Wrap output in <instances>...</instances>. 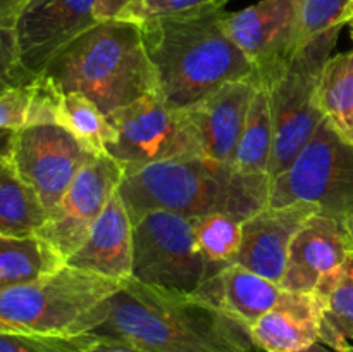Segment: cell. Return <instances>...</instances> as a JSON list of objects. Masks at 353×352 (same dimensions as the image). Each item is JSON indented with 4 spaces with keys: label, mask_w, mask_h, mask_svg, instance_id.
Masks as SVG:
<instances>
[{
    "label": "cell",
    "mask_w": 353,
    "mask_h": 352,
    "mask_svg": "<svg viewBox=\"0 0 353 352\" xmlns=\"http://www.w3.org/2000/svg\"><path fill=\"white\" fill-rule=\"evenodd\" d=\"M272 147H274V124H272L271 102H269L268 88L259 81L234 154V169L248 176H269Z\"/></svg>",
    "instance_id": "23"
},
{
    "label": "cell",
    "mask_w": 353,
    "mask_h": 352,
    "mask_svg": "<svg viewBox=\"0 0 353 352\" xmlns=\"http://www.w3.org/2000/svg\"><path fill=\"white\" fill-rule=\"evenodd\" d=\"M317 97L324 117L353 141V50L327 59Z\"/></svg>",
    "instance_id": "24"
},
{
    "label": "cell",
    "mask_w": 353,
    "mask_h": 352,
    "mask_svg": "<svg viewBox=\"0 0 353 352\" xmlns=\"http://www.w3.org/2000/svg\"><path fill=\"white\" fill-rule=\"evenodd\" d=\"M37 81V79H34ZM34 81L0 95V130L17 131L31 124L34 106Z\"/></svg>",
    "instance_id": "31"
},
{
    "label": "cell",
    "mask_w": 353,
    "mask_h": 352,
    "mask_svg": "<svg viewBox=\"0 0 353 352\" xmlns=\"http://www.w3.org/2000/svg\"><path fill=\"white\" fill-rule=\"evenodd\" d=\"M123 178V166L110 155L93 157L83 166L61 202L48 214L47 223L37 233L38 237L48 242L68 261L86 240Z\"/></svg>",
    "instance_id": "11"
},
{
    "label": "cell",
    "mask_w": 353,
    "mask_h": 352,
    "mask_svg": "<svg viewBox=\"0 0 353 352\" xmlns=\"http://www.w3.org/2000/svg\"><path fill=\"white\" fill-rule=\"evenodd\" d=\"M59 93H79L103 116L157 93L140 24L100 21L76 38L40 75Z\"/></svg>",
    "instance_id": "4"
},
{
    "label": "cell",
    "mask_w": 353,
    "mask_h": 352,
    "mask_svg": "<svg viewBox=\"0 0 353 352\" xmlns=\"http://www.w3.org/2000/svg\"><path fill=\"white\" fill-rule=\"evenodd\" d=\"M348 26H350V35H352V40H353V19L348 23Z\"/></svg>",
    "instance_id": "39"
},
{
    "label": "cell",
    "mask_w": 353,
    "mask_h": 352,
    "mask_svg": "<svg viewBox=\"0 0 353 352\" xmlns=\"http://www.w3.org/2000/svg\"><path fill=\"white\" fill-rule=\"evenodd\" d=\"M352 19H353V0L350 3V7H348V23H350Z\"/></svg>",
    "instance_id": "38"
},
{
    "label": "cell",
    "mask_w": 353,
    "mask_h": 352,
    "mask_svg": "<svg viewBox=\"0 0 353 352\" xmlns=\"http://www.w3.org/2000/svg\"><path fill=\"white\" fill-rule=\"evenodd\" d=\"M221 269L199 251L190 217L154 211L133 223L131 278L137 282L195 293Z\"/></svg>",
    "instance_id": "8"
},
{
    "label": "cell",
    "mask_w": 353,
    "mask_h": 352,
    "mask_svg": "<svg viewBox=\"0 0 353 352\" xmlns=\"http://www.w3.org/2000/svg\"><path fill=\"white\" fill-rule=\"evenodd\" d=\"M300 352H338V351H334V349H331V347H327V345L321 344V342H316V344L310 345L309 349H305V351H300Z\"/></svg>",
    "instance_id": "36"
},
{
    "label": "cell",
    "mask_w": 353,
    "mask_h": 352,
    "mask_svg": "<svg viewBox=\"0 0 353 352\" xmlns=\"http://www.w3.org/2000/svg\"><path fill=\"white\" fill-rule=\"evenodd\" d=\"M345 226H347V231H348V237H350V244H352V251H353V216L348 217L347 221H345Z\"/></svg>",
    "instance_id": "37"
},
{
    "label": "cell",
    "mask_w": 353,
    "mask_h": 352,
    "mask_svg": "<svg viewBox=\"0 0 353 352\" xmlns=\"http://www.w3.org/2000/svg\"><path fill=\"white\" fill-rule=\"evenodd\" d=\"M16 131L12 130H0V162L9 161L12 154V144Z\"/></svg>",
    "instance_id": "35"
},
{
    "label": "cell",
    "mask_w": 353,
    "mask_h": 352,
    "mask_svg": "<svg viewBox=\"0 0 353 352\" xmlns=\"http://www.w3.org/2000/svg\"><path fill=\"white\" fill-rule=\"evenodd\" d=\"M312 204L323 216H353V141L324 117L286 171L271 179L268 206Z\"/></svg>",
    "instance_id": "7"
},
{
    "label": "cell",
    "mask_w": 353,
    "mask_h": 352,
    "mask_svg": "<svg viewBox=\"0 0 353 352\" xmlns=\"http://www.w3.org/2000/svg\"><path fill=\"white\" fill-rule=\"evenodd\" d=\"M97 0H30L17 19L19 59L33 76L43 75L50 62L76 38L95 26Z\"/></svg>",
    "instance_id": "12"
},
{
    "label": "cell",
    "mask_w": 353,
    "mask_h": 352,
    "mask_svg": "<svg viewBox=\"0 0 353 352\" xmlns=\"http://www.w3.org/2000/svg\"><path fill=\"white\" fill-rule=\"evenodd\" d=\"M353 255L343 221L314 214L290 245L281 289L312 293L321 282Z\"/></svg>",
    "instance_id": "15"
},
{
    "label": "cell",
    "mask_w": 353,
    "mask_h": 352,
    "mask_svg": "<svg viewBox=\"0 0 353 352\" xmlns=\"http://www.w3.org/2000/svg\"><path fill=\"white\" fill-rule=\"evenodd\" d=\"M30 0H0V30H14Z\"/></svg>",
    "instance_id": "32"
},
{
    "label": "cell",
    "mask_w": 353,
    "mask_h": 352,
    "mask_svg": "<svg viewBox=\"0 0 353 352\" xmlns=\"http://www.w3.org/2000/svg\"><path fill=\"white\" fill-rule=\"evenodd\" d=\"M47 219L48 213L37 192L17 176L9 161L0 162V235H37Z\"/></svg>",
    "instance_id": "22"
},
{
    "label": "cell",
    "mask_w": 353,
    "mask_h": 352,
    "mask_svg": "<svg viewBox=\"0 0 353 352\" xmlns=\"http://www.w3.org/2000/svg\"><path fill=\"white\" fill-rule=\"evenodd\" d=\"M314 214H319V209L305 202L262 207L241 223V244L234 262L281 283L290 245Z\"/></svg>",
    "instance_id": "14"
},
{
    "label": "cell",
    "mask_w": 353,
    "mask_h": 352,
    "mask_svg": "<svg viewBox=\"0 0 353 352\" xmlns=\"http://www.w3.org/2000/svg\"><path fill=\"white\" fill-rule=\"evenodd\" d=\"M131 262L133 221L116 192L92 226L86 240L68 257L65 264L103 278L124 282L131 278Z\"/></svg>",
    "instance_id": "17"
},
{
    "label": "cell",
    "mask_w": 353,
    "mask_h": 352,
    "mask_svg": "<svg viewBox=\"0 0 353 352\" xmlns=\"http://www.w3.org/2000/svg\"><path fill=\"white\" fill-rule=\"evenodd\" d=\"M224 10L140 24L157 95L186 110L221 86L257 78V69L224 28Z\"/></svg>",
    "instance_id": "2"
},
{
    "label": "cell",
    "mask_w": 353,
    "mask_h": 352,
    "mask_svg": "<svg viewBox=\"0 0 353 352\" xmlns=\"http://www.w3.org/2000/svg\"><path fill=\"white\" fill-rule=\"evenodd\" d=\"M107 121L114 138L105 154L123 166L124 175L169 159L202 157L188 113L169 107L157 93L109 114Z\"/></svg>",
    "instance_id": "9"
},
{
    "label": "cell",
    "mask_w": 353,
    "mask_h": 352,
    "mask_svg": "<svg viewBox=\"0 0 353 352\" xmlns=\"http://www.w3.org/2000/svg\"><path fill=\"white\" fill-rule=\"evenodd\" d=\"M121 283L65 264L34 282L0 289V333L71 335Z\"/></svg>",
    "instance_id": "6"
},
{
    "label": "cell",
    "mask_w": 353,
    "mask_h": 352,
    "mask_svg": "<svg viewBox=\"0 0 353 352\" xmlns=\"http://www.w3.org/2000/svg\"><path fill=\"white\" fill-rule=\"evenodd\" d=\"M230 0H131L119 19L143 24L159 19H179L219 12Z\"/></svg>",
    "instance_id": "27"
},
{
    "label": "cell",
    "mask_w": 353,
    "mask_h": 352,
    "mask_svg": "<svg viewBox=\"0 0 353 352\" xmlns=\"http://www.w3.org/2000/svg\"><path fill=\"white\" fill-rule=\"evenodd\" d=\"M65 266L64 259L38 235H0V289L34 282Z\"/></svg>",
    "instance_id": "21"
},
{
    "label": "cell",
    "mask_w": 353,
    "mask_h": 352,
    "mask_svg": "<svg viewBox=\"0 0 353 352\" xmlns=\"http://www.w3.org/2000/svg\"><path fill=\"white\" fill-rule=\"evenodd\" d=\"M37 78L21 62L16 31L0 30V95L31 85Z\"/></svg>",
    "instance_id": "30"
},
{
    "label": "cell",
    "mask_w": 353,
    "mask_h": 352,
    "mask_svg": "<svg viewBox=\"0 0 353 352\" xmlns=\"http://www.w3.org/2000/svg\"><path fill=\"white\" fill-rule=\"evenodd\" d=\"M92 155L57 123H34L14 135L10 166L50 214Z\"/></svg>",
    "instance_id": "10"
},
{
    "label": "cell",
    "mask_w": 353,
    "mask_h": 352,
    "mask_svg": "<svg viewBox=\"0 0 353 352\" xmlns=\"http://www.w3.org/2000/svg\"><path fill=\"white\" fill-rule=\"evenodd\" d=\"M71 335L145 352H264L247 324L202 297L133 278L86 313Z\"/></svg>",
    "instance_id": "1"
},
{
    "label": "cell",
    "mask_w": 353,
    "mask_h": 352,
    "mask_svg": "<svg viewBox=\"0 0 353 352\" xmlns=\"http://www.w3.org/2000/svg\"><path fill=\"white\" fill-rule=\"evenodd\" d=\"M259 78L238 79L186 109L202 157L233 166Z\"/></svg>",
    "instance_id": "16"
},
{
    "label": "cell",
    "mask_w": 353,
    "mask_h": 352,
    "mask_svg": "<svg viewBox=\"0 0 353 352\" xmlns=\"http://www.w3.org/2000/svg\"><path fill=\"white\" fill-rule=\"evenodd\" d=\"M85 352H145L131 345L119 344V342H109V340H95L92 338L90 345L86 347Z\"/></svg>",
    "instance_id": "34"
},
{
    "label": "cell",
    "mask_w": 353,
    "mask_h": 352,
    "mask_svg": "<svg viewBox=\"0 0 353 352\" xmlns=\"http://www.w3.org/2000/svg\"><path fill=\"white\" fill-rule=\"evenodd\" d=\"M190 221L203 257L219 268L233 264L240 251L243 219L230 213H210Z\"/></svg>",
    "instance_id": "26"
},
{
    "label": "cell",
    "mask_w": 353,
    "mask_h": 352,
    "mask_svg": "<svg viewBox=\"0 0 353 352\" xmlns=\"http://www.w3.org/2000/svg\"><path fill=\"white\" fill-rule=\"evenodd\" d=\"M131 0H97L95 2V16L97 21H112L119 19L121 14L126 10Z\"/></svg>",
    "instance_id": "33"
},
{
    "label": "cell",
    "mask_w": 353,
    "mask_h": 352,
    "mask_svg": "<svg viewBox=\"0 0 353 352\" xmlns=\"http://www.w3.org/2000/svg\"><path fill=\"white\" fill-rule=\"evenodd\" d=\"M90 342L85 335L0 333V352H85Z\"/></svg>",
    "instance_id": "29"
},
{
    "label": "cell",
    "mask_w": 353,
    "mask_h": 352,
    "mask_svg": "<svg viewBox=\"0 0 353 352\" xmlns=\"http://www.w3.org/2000/svg\"><path fill=\"white\" fill-rule=\"evenodd\" d=\"M319 302V342L345 352L353 347V255L314 290Z\"/></svg>",
    "instance_id": "20"
},
{
    "label": "cell",
    "mask_w": 353,
    "mask_h": 352,
    "mask_svg": "<svg viewBox=\"0 0 353 352\" xmlns=\"http://www.w3.org/2000/svg\"><path fill=\"white\" fill-rule=\"evenodd\" d=\"M269 176H248L205 157L154 162L124 175L117 195L131 221L154 211L185 217L230 213L247 219L269 202Z\"/></svg>",
    "instance_id": "3"
},
{
    "label": "cell",
    "mask_w": 353,
    "mask_h": 352,
    "mask_svg": "<svg viewBox=\"0 0 353 352\" xmlns=\"http://www.w3.org/2000/svg\"><path fill=\"white\" fill-rule=\"evenodd\" d=\"M341 28L319 35L286 59L257 72L259 81L268 88L274 124L269 179L293 164L324 119L317 90L321 72L336 47Z\"/></svg>",
    "instance_id": "5"
},
{
    "label": "cell",
    "mask_w": 353,
    "mask_h": 352,
    "mask_svg": "<svg viewBox=\"0 0 353 352\" xmlns=\"http://www.w3.org/2000/svg\"><path fill=\"white\" fill-rule=\"evenodd\" d=\"M55 123L64 126L92 155H105L107 144L114 138L107 116L92 100L79 93H61Z\"/></svg>",
    "instance_id": "25"
},
{
    "label": "cell",
    "mask_w": 353,
    "mask_h": 352,
    "mask_svg": "<svg viewBox=\"0 0 353 352\" xmlns=\"http://www.w3.org/2000/svg\"><path fill=\"white\" fill-rule=\"evenodd\" d=\"M296 3H299L296 48L333 28L348 24V7L352 0H296Z\"/></svg>",
    "instance_id": "28"
},
{
    "label": "cell",
    "mask_w": 353,
    "mask_h": 352,
    "mask_svg": "<svg viewBox=\"0 0 353 352\" xmlns=\"http://www.w3.org/2000/svg\"><path fill=\"white\" fill-rule=\"evenodd\" d=\"M224 28L257 72L296 50V0H261L238 12L224 14Z\"/></svg>",
    "instance_id": "13"
},
{
    "label": "cell",
    "mask_w": 353,
    "mask_h": 352,
    "mask_svg": "<svg viewBox=\"0 0 353 352\" xmlns=\"http://www.w3.org/2000/svg\"><path fill=\"white\" fill-rule=\"evenodd\" d=\"M321 309L316 293L283 290L271 311L250 328L264 352H300L319 342Z\"/></svg>",
    "instance_id": "18"
},
{
    "label": "cell",
    "mask_w": 353,
    "mask_h": 352,
    "mask_svg": "<svg viewBox=\"0 0 353 352\" xmlns=\"http://www.w3.org/2000/svg\"><path fill=\"white\" fill-rule=\"evenodd\" d=\"M345 352H353V347H352V349H348V351H345Z\"/></svg>",
    "instance_id": "40"
},
{
    "label": "cell",
    "mask_w": 353,
    "mask_h": 352,
    "mask_svg": "<svg viewBox=\"0 0 353 352\" xmlns=\"http://www.w3.org/2000/svg\"><path fill=\"white\" fill-rule=\"evenodd\" d=\"M281 293L279 283L233 262L210 276L195 295L252 328L276 306Z\"/></svg>",
    "instance_id": "19"
}]
</instances>
